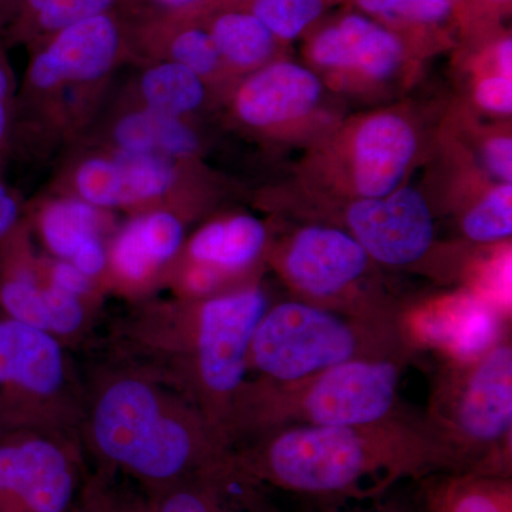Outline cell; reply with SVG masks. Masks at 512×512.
Masks as SVG:
<instances>
[{"label": "cell", "instance_id": "cell-1", "mask_svg": "<svg viewBox=\"0 0 512 512\" xmlns=\"http://www.w3.org/2000/svg\"><path fill=\"white\" fill-rule=\"evenodd\" d=\"M256 484L325 504L380 497L404 480L444 473L423 417L404 412L363 426H291L266 433L238 464Z\"/></svg>", "mask_w": 512, "mask_h": 512}, {"label": "cell", "instance_id": "cell-2", "mask_svg": "<svg viewBox=\"0 0 512 512\" xmlns=\"http://www.w3.org/2000/svg\"><path fill=\"white\" fill-rule=\"evenodd\" d=\"M421 417L444 473L512 477L511 329L476 359L444 360Z\"/></svg>", "mask_w": 512, "mask_h": 512}, {"label": "cell", "instance_id": "cell-3", "mask_svg": "<svg viewBox=\"0 0 512 512\" xmlns=\"http://www.w3.org/2000/svg\"><path fill=\"white\" fill-rule=\"evenodd\" d=\"M414 355L400 322L356 318L295 298L266 309L248 365L266 382L288 383L353 360L410 362Z\"/></svg>", "mask_w": 512, "mask_h": 512}, {"label": "cell", "instance_id": "cell-4", "mask_svg": "<svg viewBox=\"0 0 512 512\" xmlns=\"http://www.w3.org/2000/svg\"><path fill=\"white\" fill-rule=\"evenodd\" d=\"M406 360L342 363L288 383L262 380L258 420L265 433L291 426H363L406 412L399 390Z\"/></svg>", "mask_w": 512, "mask_h": 512}, {"label": "cell", "instance_id": "cell-5", "mask_svg": "<svg viewBox=\"0 0 512 512\" xmlns=\"http://www.w3.org/2000/svg\"><path fill=\"white\" fill-rule=\"evenodd\" d=\"M373 264L348 231L319 224L298 229L276 262L296 299L356 318L400 322L402 308L366 282Z\"/></svg>", "mask_w": 512, "mask_h": 512}, {"label": "cell", "instance_id": "cell-6", "mask_svg": "<svg viewBox=\"0 0 512 512\" xmlns=\"http://www.w3.org/2000/svg\"><path fill=\"white\" fill-rule=\"evenodd\" d=\"M94 437L114 463L165 483L187 473L200 453L187 427L161 416L154 393L134 380L114 384L104 394L94 414Z\"/></svg>", "mask_w": 512, "mask_h": 512}, {"label": "cell", "instance_id": "cell-7", "mask_svg": "<svg viewBox=\"0 0 512 512\" xmlns=\"http://www.w3.org/2000/svg\"><path fill=\"white\" fill-rule=\"evenodd\" d=\"M127 42L128 32L114 10L60 30L39 43L26 87L46 96L70 87L94 86L109 76Z\"/></svg>", "mask_w": 512, "mask_h": 512}, {"label": "cell", "instance_id": "cell-8", "mask_svg": "<svg viewBox=\"0 0 512 512\" xmlns=\"http://www.w3.org/2000/svg\"><path fill=\"white\" fill-rule=\"evenodd\" d=\"M268 308V296L259 288L202 303L195 349L202 386L212 396L221 399L241 389L252 338Z\"/></svg>", "mask_w": 512, "mask_h": 512}, {"label": "cell", "instance_id": "cell-9", "mask_svg": "<svg viewBox=\"0 0 512 512\" xmlns=\"http://www.w3.org/2000/svg\"><path fill=\"white\" fill-rule=\"evenodd\" d=\"M345 231L375 264L406 268L419 264L434 245V220L419 190L400 185L377 198H357L345 212Z\"/></svg>", "mask_w": 512, "mask_h": 512}, {"label": "cell", "instance_id": "cell-10", "mask_svg": "<svg viewBox=\"0 0 512 512\" xmlns=\"http://www.w3.org/2000/svg\"><path fill=\"white\" fill-rule=\"evenodd\" d=\"M511 318L474 291L402 308L400 325L414 352L434 350L447 362H468L493 348Z\"/></svg>", "mask_w": 512, "mask_h": 512}, {"label": "cell", "instance_id": "cell-11", "mask_svg": "<svg viewBox=\"0 0 512 512\" xmlns=\"http://www.w3.org/2000/svg\"><path fill=\"white\" fill-rule=\"evenodd\" d=\"M417 151V134L402 114L360 121L350 146V177L357 198L384 197L402 185Z\"/></svg>", "mask_w": 512, "mask_h": 512}, {"label": "cell", "instance_id": "cell-12", "mask_svg": "<svg viewBox=\"0 0 512 512\" xmlns=\"http://www.w3.org/2000/svg\"><path fill=\"white\" fill-rule=\"evenodd\" d=\"M322 93V83L312 70L293 62L271 63L239 84L234 111L242 123L265 130L308 116Z\"/></svg>", "mask_w": 512, "mask_h": 512}, {"label": "cell", "instance_id": "cell-13", "mask_svg": "<svg viewBox=\"0 0 512 512\" xmlns=\"http://www.w3.org/2000/svg\"><path fill=\"white\" fill-rule=\"evenodd\" d=\"M309 56L316 66L353 72L369 80L389 79L404 59L399 36L360 15H349L315 36Z\"/></svg>", "mask_w": 512, "mask_h": 512}, {"label": "cell", "instance_id": "cell-14", "mask_svg": "<svg viewBox=\"0 0 512 512\" xmlns=\"http://www.w3.org/2000/svg\"><path fill=\"white\" fill-rule=\"evenodd\" d=\"M73 493L72 467L53 444L0 447V494L15 497L25 512H66Z\"/></svg>", "mask_w": 512, "mask_h": 512}, {"label": "cell", "instance_id": "cell-15", "mask_svg": "<svg viewBox=\"0 0 512 512\" xmlns=\"http://www.w3.org/2000/svg\"><path fill=\"white\" fill-rule=\"evenodd\" d=\"M62 379V353L49 333L15 319L0 323V383L49 394Z\"/></svg>", "mask_w": 512, "mask_h": 512}, {"label": "cell", "instance_id": "cell-16", "mask_svg": "<svg viewBox=\"0 0 512 512\" xmlns=\"http://www.w3.org/2000/svg\"><path fill=\"white\" fill-rule=\"evenodd\" d=\"M183 241L184 225L174 212H148L120 232L111 251V262L121 278L140 282L170 261Z\"/></svg>", "mask_w": 512, "mask_h": 512}, {"label": "cell", "instance_id": "cell-17", "mask_svg": "<svg viewBox=\"0 0 512 512\" xmlns=\"http://www.w3.org/2000/svg\"><path fill=\"white\" fill-rule=\"evenodd\" d=\"M136 39L154 60L181 64L204 82L224 67L210 32L191 22L190 15L147 18L138 26Z\"/></svg>", "mask_w": 512, "mask_h": 512}, {"label": "cell", "instance_id": "cell-18", "mask_svg": "<svg viewBox=\"0 0 512 512\" xmlns=\"http://www.w3.org/2000/svg\"><path fill=\"white\" fill-rule=\"evenodd\" d=\"M111 150L150 154L183 161L197 156L200 137L184 119L137 106L117 117L110 127Z\"/></svg>", "mask_w": 512, "mask_h": 512}, {"label": "cell", "instance_id": "cell-19", "mask_svg": "<svg viewBox=\"0 0 512 512\" xmlns=\"http://www.w3.org/2000/svg\"><path fill=\"white\" fill-rule=\"evenodd\" d=\"M416 483L421 512H512V477L433 473Z\"/></svg>", "mask_w": 512, "mask_h": 512}, {"label": "cell", "instance_id": "cell-20", "mask_svg": "<svg viewBox=\"0 0 512 512\" xmlns=\"http://www.w3.org/2000/svg\"><path fill=\"white\" fill-rule=\"evenodd\" d=\"M268 244L264 222L251 215H232L202 227L190 242L191 258L218 272H238L255 264Z\"/></svg>", "mask_w": 512, "mask_h": 512}, {"label": "cell", "instance_id": "cell-21", "mask_svg": "<svg viewBox=\"0 0 512 512\" xmlns=\"http://www.w3.org/2000/svg\"><path fill=\"white\" fill-rule=\"evenodd\" d=\"M0 299L13 319L40 330L72 333L82 325L79 298L59 289L39 288L28 276H16L3 285Z\"/></svg>", "mask_w": 512, "mask_h": 512}, {"label": "cell", "instance_id": "cell-22", "mask_svg": "<svg viewBox=\"0 0 512 512\" xmlns=\"http://www.w3.org/2000/svg\"><path fill=\"white\" fill-rule=\"evenodd\" d=\"M138 106L184 119L195 113L207 97L204 80L187 67L154 60L138 77Z\"/></svg>", "mask_w": 512, "mask_h": 512}, {"label": "cell", "instance_id": "cell-23", "mask_svg": "<svg viewBox=\"0 0 512 512\" xmlns=\"http://www.w3.org/2000/svg\"><path fill=\"white\" fill-rule=\"evenodd\" d=\"M121 0H15L10 6L13 36L42 43L60 30L113 12Z\"/></svg>", "mask_w": 512, "mask_h": 512}, {"label": "cell", "instance_id": "cell-24", "mask_svg": "<svg viewBox=\"0 0 512 512\" xmlns=\"http://www.w3.org/2000/svg\"><path fill=\"white\" fill-rule=\"evenodd\" d=\"M207 29L222 63L232 69H259L274 52L275 37L254 13L245 10L218 13Z\"/></svg>", "mask_w": 512, "mask_h": 512}, {"label": "cell", "instance_id": "cell-25", "mask_svg": "<svg viewBox=\"0 0 512 512\" xmlns=\"http://www.w3.org/2000/svg\"><path fill=\"white\" fill-rule=\"evenodd\" d=\"M100 210L86 201L66 195L43 205L40 232L53 254L72 261L74 255L99 238Z\"/></svg>", "mask_w": 512, "mask_h": 512}, {"label": "cell", "instance_id": "cell-26", "mask_svg": "<svg viewBox=\"0 0 512 512\" xmlns=\"http://www.w3.org/2000/svg\"><path fill=\"white\" fill-rule=\"evenodd\" d=\"M111 151L119 164L121 207L163 200L177 188L180 161L150 154Z\"/></svg>", "mask_w": 512, "mask_h": 512}, {"label": "cell", "instance_id": "cell-27", "mask_svg": "<svg viewBox=\"0 0 512 512\" xmlns=\"http://www.w3.org/2000/svg\"><path fill=\"white\" fill-rule=\"evenodd\" d=\"M464 237L474 244L494 245L505 242L512 234V184L500 183L491 188L461 220Z\"/></svg>", "mask_w": 512, "mask_h": 512}, {"label": "cell", "instance_id": "cell-28", "mask_svg": "<svg viewBox=\"0 0 512 512\" xmlns=\"http://www.w3.org/2000/svg\"><path fill=\"white\" fill-rule=\"evenodd\" d=\"M323 9V0H252L249 12L275 39L293 40L322 15Z\"/></svg>", "mask_w": 512, "mask_h": 512}, {"label": "cell", "instance_id": "cell-29", "mask_svg": "<svg viewBox=\"0 0 512 512\" xmlns=\"http://www.w3.org/2000/svg\"><path fill=\"white\" fill-rule=\"evenodd\" d=\"M205 483L180 487L167 495L158 512H276L271 505L254 497L251 504L238 507L222 494L215 468H211Z\"/></svg>", "mask_w": 512, "mask_h": 512}, {"label": "cell", "instance_id": "cell-30", "mask_svg": "<svg viewBox=\"0 0 512 512\" xmlns=\"http://www.w3.org/2000/svg\"><path fill=\"white\" fill-rule=\"evenodd\" d=\"M365 12L383 19L436 23L451 12V0H356Z\"/></svg>", "mask_w": 512, "mask_h": 512}, {"label": "cell", "instance_id": "cell-31", "mask_svg": "<svg viewBox=\"0 0 512 512\" xmlns=\"http://www.w3.org/2000/svg\"><path fill=\"white\" fill-rule=\"evenodd\" d=\"M474 100L487 113L510 116L512 111V79L503 74L488 76L477 83Z\"/></svg>", "mask_w": 512, "mask_h": 512}, {"label": "cell", "instance_id": "cell-32", "mask_svg": "<svg viewBox=\"0 0 512 512\" xmlns=\"http://www.w3.org/2000/svg\"><path fill=\"white\" fill-rule=\"evenodd\" d=\"M485 170L501 183L512 180V140L510 136H494L481 148Z\"/></svg>", "mask_w": 512, "mask_h": 512}, {"label": "cell", "instance_id": "cell-33", "mask_svg": "<svg viewBox=\"0 0 512 512\" xmlns=\"http://www.w3.org/2000/svg\"><path fill=\"white\" fill-rule=\"evenodd\" d=\"M50 278H52V285L50 286L59 289V291L69 293V295L76 296V298H79V296H82L83 293L90 289L89 276L84 275L80 269H77L69 261L57 262L53 266Z\"/></svg>", "mask_w": 512, "mask_h": 512}, {"label": "cell", "instance_id": "cell-34", "mask_svg": "<svg viewBox=\"0 0 512 512\" xmlns=\"http://www.w3.org/2000/svg\"><path fill=\"white\" fill-rule=\"evenodd\" d=\"M131 2L143 6L147 18H160V16L194 15L207 0H131Z\"/></svg>", "mask_w": 512, "mask_h": 512}, {"label": "cell", "instance_id": "cell-35", "mask_svg": "<svg viewBox=\"0 0 512 512\" xmlns=\"http://www.w3.org/2000/svg\"><path fill=\"white\" fill-rule=\"evenodd\" d=\"M322 512H413L409 507L386 494L365 501H349V503L325 504ZM419 512H421L419 508Z\"/></svg>", "mask_w": 512, "mask_h": 512}, {"label": "cell", "instance_id": "cell-36", "mask_svg": "<svg viewBox=\"0 0 512 512\" xmlns=\"http://www.w3.org/2000/svg\"><path fill=\"white\" fill-rule=\"evenodd\" d=\"M69 262H72L77 269H80L89 278L99 275L106 266V251H104L100 238L93 239L89 244L84 245Z\"/></svg>", "mask_w": 512, "mask_h": 512}, {"label": "cell", "instance_id": "cell-37", "mask_svg": "<svg viewBox=\"0 0 512 512\" xmlns=\"http://www.w3.org/2000/svg\"><path fill=\"white\" fill-rule=\"evenodd\" d=\"M222 274L211 266L197 264L192 266L187 274V285L192 291L202 293L210 292L221 281Z\"/></svg>", "mask_w": 512, "mask_h": 512}, {"label": "cell", "instance_id": "cell-38", "mask_svg": "<svg viewBox=\"0 0 512 512\" xmlns=\"http://www.w3.org/2000/svg\"><path fill=\"white\" fill-rule=\"evenodd\" d=\"M10 100H12V79L8 66L0 59V143L9 126Z\"/></svg>", "mask_w": 512, "mask_h": 512}, {"label": "cell", "instance_id": "cell-39", "mask_svg": "<svg viewBox=\"0 0 512 512\" xmlns=\"http://www.w3.org/2000/svg\"><path fill=\"white\" fill-rule=\"evenodd\" d=\"M19 217V205L15 195L5 184L0 183V237L15 225Z\"/></svg>", "mask_w": 512, "mask_h": 512}, {"label": "cell", "instance_id": "cell-40", "mask_svg": "<svg viewBox=\"0 0 512 512\" xmlns=\"http://www.w3.org/2000/svg\"><path fill=\"white\" fill-rule=\"evenodd\" d=\"M495 57H497L498 74H503L505 77H511L512 43L510 37L500 43V46L497 47Z\"/></svg>", "mask_w": 512, "mask_h": 512}, {"label": "cell", "instance_id": "cell-41", "mask_svg": "<svg viewBox=\"0 0 512 512\" xmlns=\"http://www.w3.org/2000/svg\"><path fill=\"white\" fill-rule=\"evenodd\" d=\"M13 2H15V0H0V6H12L13 5Z\"/></svg>", "mask_w": 512, "mask_h": 512}, {"label": "cell", "instance_id": "cell-42", "mask_svg": "<svg viewBox=\"0 0 512 512\" xmlns=\"http://www.w3.org/2000/svg\"><path fill=\"white\" fill-rule=\"evenodd\" d=\"M495 2H510V0H495Z\"/></svg>", "mask_w": 512, "mask_h": 512}]
</instances>
